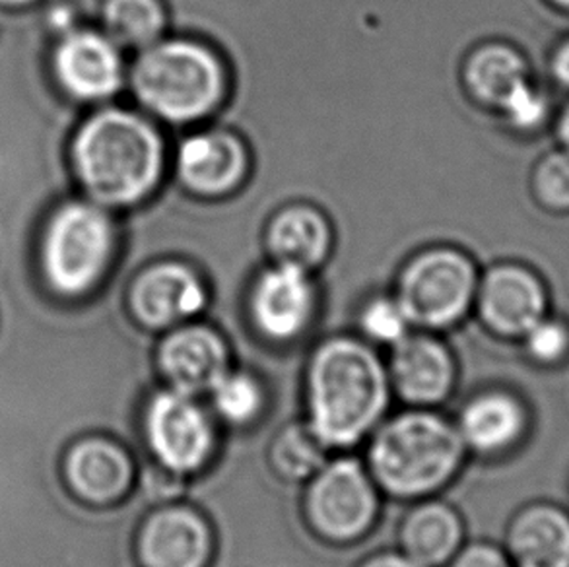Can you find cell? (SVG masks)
<instances>
[{
    "label": "cell",
    "mask_w": 569,
    "mask_h": 567,
    "mask_svg": "<svg viewBox=\"0 0 569 567\" xmlns=\"http://www.w3.org/2000/svg\"><path fill=\"white\" fill-rule=\"evenodd\" d=\"M478 307L496 335L516 340L552 311L547 284L521 262H503L486 275Z\"/></svg>",
    "instance_id": "cell-7"
},
{
    "label": "cell",
    "mask_w": 569,
    "mask_h": 567,
    "mask_svg": "<svg viewBox=\"0 0 569 567\" xmlns=\"http://www.w3.org/2000/svg\"><path fill=\"white\" fill-rule=\"evenodd\" d=\"M513 567H569V509L555 499L535 501L513 517L508 530Z\"/></svg>",
    "instance_id": "cell-10"
},
{
    "label": "cell",
    "mask_w": 569,
    "mask_h": 567,
    "mask_svg": "<svg viewBox=\"0 0 569 567\" xmlns=\"http://www.w3.org/2000/svg\"><path fill=\"white\" fill-rule=\"evenodd\" d=\"M67 472L78 494L93 501H108L123 494L131 465L113 445L86 441L70 455Z\"/></svg>",
    "instance_id": "cell-20"
},
{
    "label": "cell",
    "mask_w": 569,
    "mask_h": 567,
    "mask_svg": "<svg viewBox=\"0 0 569 567\" xmlns=\"http://www.w3.org/2000/svg\"><path fill=\"white\" fill-rule=\"evenodd\" d=\"M529 80L531 67L523 53L506 43L480 47L467 64V84L475 98L496 111Z\"/></svg>",
    "instance_id": "cell-19"
},
{
    "label": "cell",
    "mask_w": 569,
    "mask_h": 567,
    "mask_svg": "<svg viewBox=\"0 0 569 567\" xmlns=\"http://www.w3.org/2000/svg\"><path fill=\"white\" fill-rule=\"evenodd\" d=\"M57 69L62 82L82 98L109 96L121 78L116 49L92 33L70 38L59 51Z\"/></svg>",
    "instance_id": "cell-16"
},
{
    "label": "cell",
    "mask_w": 569,
    "mask_h": 567,
    "mask_svg": "<svg viewBox=\"0 0 569 567\" xmlns=\"http://www.w3.org/2000/svg\"><path fill=\"white\" fill-rule=\"evenodd\" d=\"M548 78L556 92L562 96L563 100L569 98V36L562 39L548 61Z\"/></svg>",
    "instance_id": "cell-29"
},
{
    "label": "cell",
    "mask_w": 569,
    "mask_h": 567,
    "mask_svg": "<svg viewBox=\"0 0 569 567\" xmlns=\"http://www.w3.org/2000/svg\"><path fill=\"white\" fill-rule=\"evenodd\" d=\"M529 426L531 418L523 400L511 392L492 391L465 408L461 437L477 451L500 452L519 444Z\"/></svg>",
    "instance_id": "cell-14"
},
{
    "label": "cell",
    "mask_w": 569,
    "mask_h": 567,
    "mask_svg": "<svg viewBox=\"0 0 569 567\" xmlns=\"http://www.w3.org/2000/svg\"><path fill=\"white\" fill-rule=\"evenodd\" d=\"M532 195L552 212H569V150L556 146L545 153L531 176Z\"/></svg>",
    "instance_id": "cell-25"
},
{
    "label": "cell",
    "mask_w": 569,
    "mask_h": 567,
    "mask_svg": "<svg viewBox=\"0 0 569 567\" xmlns=\"http://www.w3.org/2000/svg\"><path fill=\"white\" fill-rule=\"evenodd\" d=\"M319 437L301 428H293L278 441L277 462L290 476H306L321 465L323 452Z\"/></svg>",
    "instance_id": "cell-27"
},
{
    "label": "cell",
    "mask_w": 569,
    "mask_h": 567,
    "mask_svg": "<svg viewBox=\"0 0 569 567\" xmlns=\"http://www.w3.org/2000/svg\"><path fill=\"white\" fill-rule=\"evenodd\" d=\"M134 90L154 113L186 123L207 116L220 101V64L204 47L163 43L148 49L134 67Z\"/></svg>",
    "instance_id": "cell-4"
},
{
    "label": "cell",
    "mask_w": 569,
    "mask_h": 567,
    "mask_svg": "<svg viewBox=\"0 0 569 567\" xmlns=\"http://www.w3.org/2000/svg\"><path fill=\"white\" fill-rule=\"evenodd\" d=\"M148 439L166 467L192 470L210 451V426L186 392H162L148 410Z\"/></svg>",
    "instance_id": "cell-8"
},
{
    "label": "cell",
    "mask_w": 569,
    "mask_h": 567,
    "mask_svg": "<svg viewBox=\"0 0 569 567\" xmlns=\"http://www.w3.org/2000/svg\"><path fill=\"white\" fill-rule=\"evenodd\" d=\"M453 567H513V564L509 560L508 554L501 553L500 548L477 545L465 550Z\"/></svg>",
    "instance_id": "cell-30"
},
{
    "label": "cell",
    "mask_w": 569,
    "mask_h": 567,
    "mask_svg": "<svg viewBox=\"0 0 569 567\" xmlns=\"http://www.w3.org/2000/svg\"><path fill=\"white\" fill-rule=\"evenodd\" d=\"M527 360L539 369H556L569 364V321L550 311L519 338Z\"/></svg>",
    "instance_id": "cell-24"
},
{
    "label": "cell",
    "mask_w": 569,
    "mask_h": 567,
    "mask_svg": "<svg viewBox=\"0 0 569 567\" xmlns=\"http://www.w3.org/2000/svg\"><path fill=\"white\" fill-rule=\"evenodd\" d=\"M179 171L187 185L204 192L230 189L243 171L241 146L223 135H199L181 145Z\"/></svg>",
    "instance_id": "cell-17"
},
{
    "label": "cell",
    "mask_w": 569,
    "mask_h": 567,
    "mask_svg": "<svg viewBox=\"0 0 569 567\" xmlns=\"http://www.w3.org/2000/svg\"><path fill=\"white\" fill-rule=\"evenodd\" d=\"M216 408L231 422H246L261 402L259 387L246 376H226L212 387Z\"/></svg>",
    "instance_id": "cell-26"
},
{
    "label": "cell",
    "mask_w": 569,
    "mask_h": 567,
    "mask_svg": "<svg viewBox=\"0 0 569 567\" xmlns=\"http://www.w3.org/2000/svg\"><path fill=\"white\" fill-rule=\"evenodd\" d=\"M373 507L370 483L352 460H340L323 470L311 490L313 519L331 537L358 535L370 523Z\"/></svg>",
    "instance_id": "cell-9"
},
{
    "label": "cell",
    "mask_w": 569,
    "mask_h": 567,
    "mask_svg": "<svg viewBox=\"0 0 569 567\" xmlns=\"http://www.w3.org/2000/svg\"><path fill=\"white\" fill-rule=\"evenodd\" d=\"M313 290L303 269L280 262L259 280L253 294L254 321L269 337L290 338L308 322Z\"/></svg>",
    "instance_id": "cell-11"
},
{
    "label": "cell",
    "mask_w": 569,
    "mask_h": 567,
    "mask_svg": "<svg viewBox=\"0 0 569 567\" xmlns=\"http://www.w3.org/2000/svg\"><path fill=\"white\" fill-rule=\"evenodd\" d=\"M477 290V272L455 251H433L407 270L399 304L410 321L441 327L469 309Z\"/></svg>",
    "instance_id": "cell-5"
},
{
    "label": "cell",
    "mask_w": 569,
    "mask_h": 567,
    "mask_svg": "<svg viewBox=\"0 0 569 567\" xmlns=\"http://www.w3.org/2000/svg\"><path fill=\"white\" fill-rule=\"evenodd\" d=\"M132 304L142 321L163 327L200 311L204 290L189 270L179 265H162L140 278Z\"/></svg>",
    "instance_id": "cell-12"
},
{
    "label": "cell",
    "mask_w": 569,
    "mask_h": 567,
    "mask_svg": "<svg viewBox=\"0 0 569 567\" xmlns=\"http://www.w3.org/2000/svg\"><path fill=\"white\" fill-rule=\"evenodd\" d=\"M313 431L325 444L347 445L378 420L387 381L376 356L352 340L323 346L311 366Z\"/></svg>",
    "instance_id": "cell-1"
},
{
    "label": "cell",
    "mask_w": 569,
    "mask_h": 567,
    "mask_svg": "<svg viewBox=\"0 0 569 567\" xmlns=\"http://www.w3.org/2000/svg\"><path fill=\"white\" fill-rule=\"evenodd\" d=\"M392 369L400 392L416 402L441 399L453 376L446 350L428 338L399 340Z\"/></svg>",
    "instance_id": "cell-18"
},
{
    "label": "cell",
    "mask_w": 569,
    "mask_h": 567,
    "mask_svg": "<svg viewBox=\"0 0 569 567\" xmlns=\"http://www.w3.org/2000/svg\"><path fill=\"white\" fill-rule=\"evenodd\" d=\"M113 38L129 46H148L162 31V8L156 0H111L106 12Z\"/></svg>",
    "instance_id": "cell-23"
},
{
    "label": "cell",
    "mask_w": 569,
    "mask_h": 567,
    "mask_svg": "<svg viewBox=\"0 0 569 567\" xmlns=\"http://www.w3.org/2000/svg\"><path fill=\"white\" fill-rule=\"evenodd\" d=\"M160 361L176 389L191 395L212 389L222 379L226 350L210 330L183 329L166 340Z\"/></svg>",
    "instance_id": "cell-13"
},
{
    "label": "cell",
    "mask_w": 569,
    "mask_h": 567,
    "mask_svg": "<svg viewBox=\"0 0 569 567\" xmlns=\"http://www.w3.org/2000/svg\"><path fill=\"white\" fill-rule=\"evenodd\" d=\"M462 437L436 416L407 415L379 434L371 462L385 488L415 496L436 488L453 472Z\"/></svg>",
    "instance_id": "cell-3"
},
{
    "label": "cell",
    "mask_w": 569,
    "mask_h": 567,
    "mask_svg": "<svg viewBox=\"0 0 569 567\" xmlns=\"http://www.w3.org/2000/svg\"><path fill=\"white\" fill-rule=\"evenodd\" d=\"M408 319L399 301H376L363 314V327L381 342H399L407 332Z\"/></svg>",
    "instance_id": "cell-28"
},
{
    "label": "cell",
    "mask_w": 569,
    "mask_h": 567,
    "mask_svg": "<svg viewBox=\"0 0 569 567\" xmlns=\"http://www.w3.org/2000/svg\"><path fill=\"white\" fill-rule=\"evenodd\" d=\"M555 7L562 8L566 12H569V0H550Z\"/></svg>",
    "instance_id": "cell-33"
},
{
    "label": "cell",
    "mask_w": 569,
    "mask_h": 567,
    "mask_svg": "<svg viewBox=\"0 0 569 567\" xmlns=\"http://www.w3.org/2000/svg\"><path fill=\"white\" fill-rule=\"evenodd\" d=\"M552 135H555L558 146L569 150V98L558 108L555 123H552Z\"/></svg>",
    "instance_id": "cell-31"
},
{
    "label": "cell",
    "mask_w": 569,
    "mask_h": 567,
    "mask_svg": "<svg viewBox=\"0 0 569 567\" xmlns=\"http://www.w3.org/2000/svg\"><path fill=\"white\" fill-rule=\"evenodd\" d=\"M269 241L278 261L306 269L323 259L329 230L321 216L298 208L278 216L270 228Z\"/></svg>",
    "instance_id": "cell-21"
},
{
    "label": "cell",
    "mask_w": 569,
    "mask_h": 567,
    "mask_svg": "<svg viewBox=\"0 0 569 567\" xmlns=\"http://www.w3.org/2000/svg\"><path fill=\"white\" fill-rule=\"evenodd\" d=\"M162 142L150 125L124 111H108L80 132V176L96 199L134 202L154 187L162 171Z\"/></svg>",
    "instance_id": "cell-2"
},
{
    "label": "cell",
    "mask_w": 569,
    "mask_h": 567,
    "mask_svg": "<svg viewBox=\"0 0 569 567\" xmlns=\"http://www.w3.org/2000/svg\"><path fill=\"white\" fill-rule=\"evenodd\" d=\"M111 251V226L92 207H69L47 239V269L54 286L77 294L98 278Z\"/></svg>",
    "instance_id": "cell-6"
},
{
    "label": "cell",
    "mask_w": 569,
    "mask_h": 567,
    "mask_svg": "<svg viewBox=\"0 0 569 567\" xmlns=\"http://www.w3.org/2000/svg\"><path fill=\"white\" fill-rule=\"evenodd\" d=\"M368 567H422V564L412 560V558H395V556H387V558H379V560L371 561Z\"/></svg>",
    "instance_id": "cell-32"
},
{
    "label": "cell",
    "mask_w": 569,
    "mask_h": 567,
    "mask_svg": "<svg viewBox=\"0 0 569 567\" xmlns=\"http://www.w3.org/2000/svg\"><path fill=\"white\" fill-rule=\"evenodd\" d=\"M207 554V529L186 509L156 515L142 535V558L148 567H200Z\"/></svg>",
    "instance_id": "cell-15"
},
{
    "label": "cell",
    "mask_w": 569,
    "mask_h": 567,
    "mask_svg": "<svg viewBox=\"0 0 569 567\" xmlns=\"http://www.w3.org/2000/svg\"><path fill=\"white\" fill-rule=\"evenodd\" d=\"M459 521L449 509L428 506L416 511L405 529V546L418 564H438L453 553L459 543Z\"/></svg>",
    "instance_id": "cell-22"
}]
</instances>
